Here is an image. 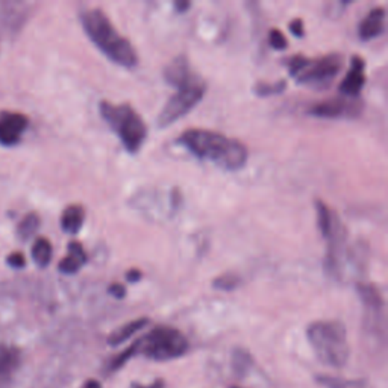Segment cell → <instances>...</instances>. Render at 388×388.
Segmentation results:
<instances>
[{
  "label": "cell",
  "instance_id": "obj_24",
  "mask_svg": "<svg viewBox=\"0 0 388 388\" xmlns=\"http://www.w3.org/2000/svg\"><path fill=\"white\" fill-rule=\"evenodd\" d=\"M135 355H137V343L134 341L129 347H126V349H125L123 352L119 353V355H116L114 358H112V360L109 361L108 369H109L111 372L119 370L120 367H123L131 358H134Z\"/></svg>",
  "mask_w": 388,
  "mask_h": 388
},
{
  "label": "cell",
  "instance_id": "obj_26",
  "mask_svg": "<svg viewBox=\"0 0 388 388\" xmlns=\"http://www.w3.org/2000/svg\"><path fill=\"white\" fill-rule=\"evenodd\" d=\"M6 264L13 269H23L26 265V258L22 252H13L6 258Z\"/></svg>",
  "mask_w": 388,
  "mask_h": 388
},
{
  "label": "cell",
  "instance_id": "obj_12",
  "mask_svg": "<svg viewBox=\"0 0 388 388\" xmlns=\"http://www.w3.org/2000/svg\"><path fill=\"white\" fill-rule=\"evenodd\" d=\"M385 30V8L377 6L367 14L358 26V35L363 42H370Z\"/></svg>",
  "mask_w": 388,
  "mask_h": 388
},
{
  "label": "cell",
  "instance_id": "obj_25",
  "mask_svg": "<svg viewBox=\"0 0 388 388\" xmlns=\"http://www.w3.org/2000/svg\"><path fill=\"white\" fill-rule=\"evenodd\" d=\"M269 43L274 50H282L289 46L287 38L281 32L279 29H272L269 34Z\"/></svg>",
  "mask_w": 388,
  "mask_h": 388
},
{
  "label": "cell",
  "instance_id": "obj_31",
  "mask_svg": "<svg viewBox=\"0 0 388 388\" xmlns=\"http://www.w3.org/2000/svg\"><path fill=\"white\" fill-rule=\"evenodd\" d=\"M190 6V2H175V8L178 9V13H186Z\"/></svg>",
  "mask_w": 388,
  "mask_h": 388
},
{
  "label": "cell",
  "instance_id": "obj_11",
  "mask_svg": "<svg viewBox=\"0 0 388 388\" xmlns=\"http://www.w3.org/2000/svg\"><path fill=\"white\" fill-rule=\"evenodd\" d=\"M365 84V61L355 55L351 59V68L347 70L344 79L339 87L341 96L346 97H360V93Z\"/></svg>",
  "mask_w": 388,
  "mask_h": 388
},
{
  "label": "cell",
  "instance_id": "obj_7",
  "mask_svg": "<svg viewBox=\"0 0 388 388\" xmlns=\"http://www.w3.org/2000/svg\"><path fill=\"white\" fill-rule=\"evenodd\" d=\"M175 88L176 93L166 102L164 108L161 109L157 119V125L162 129L169 128L183 116H187L191 109L200 104L203 96H205L207 84L199 75L194 73Z\"/></svg>",
  "mask_w": 388,
  "mask_h": 388
},
{
  "label": "cell",
  "instance_id": "obj_18",
  "mask_svg": "<svg viewBox=\"0 0 388 388\" xmlns=\"http://www.w3.org/2000/svg\"><path fill=\"white\" fill-rule=\"evenodd\" d=\"M20 353L16 347L0 344V381H4L8 375L14 372L18 365Z\"/></svg>",
  "mask_w": 388,
  "mask_h": 388
},
{
  "label": "cell",
  "instance_id": "obj_28",
  "mask_svg": "<svg viewBox=\"0 0 388 388\" xmlns=\"http://www.w3.org/2000/svg\"><path fill=\"white\" fill-rule=\"evenodd\" d=\"M289 29H290V32H291L296 38H302V37H303V34H305L303 22H302L301 18H296V20H293V22H291V23H290V26H289Z\"/></svg>",
  "mask_w": 388,
  "mask_h": 388
},
{
  "label": "cell",
  "instance_id": "obj_15",
  "mask_svg": "<svg viewBox=\"0 0 388 388\" xmlns=\"http://www.w3.org/2000/svg\"><path fill=\"white\" fill-rule=\"evenodd\" d=\"M149 319L147 317H140V319H135L132 320L123 326H120L119 329H116L114 332H112L109 337H108V344L111 346H120L121 343L128 341L131 337H134L137 332H140L143 328H146V326L149 325Z\"/></svg>",
  "mask_w": 388,
  "mask_h": 388
},
{
  "label": "cell",
  "instance_id": "obj_29",
  "mask_svg": "<svg viewBox=\"0 0 388 388\" xmlns=\"http://www.w3.org/2000/svg\"><path fill=\"white\" fill-rule=\"evenodd\" d=\"M141 277H143V274H141V272L138 269H132V270H129L126 273V279L129 282H138L141 279Z\"/></svg>",
  "mask_w": 388,
  "mask_h": 388
},
{
  "label": "cell",
  "instance_id": "obj_10",
  "mask_svg": "<svg viewBox=\"0 0 388 388\" xmlns=\"http://www.w3.org/2000/svg\"><path fill=\"white\" fill-rule=\"evenodd\" d=\"M29 128V119L22 112H0V145L5 147L17 146Z\"/></svg>",
  "mask_w": 388,
  "mask_h": 388
},
{
  "label": "cell",
  "instance_id": "obj_5",
  "mask_svg": "<svg viewBox=\"0 0 388 388\" xmlns=\"http://www.w3.org/2000/svg\"><path fill=\"white\" fill-rule=\"evenodd\" d=\"M296 83L314 90H326L343 68V56L340 54H328L320 58H306L293 55L284 59Z\"/></svg>",
  "mask_w": 388,
  "mask_h": 388
},
{
  "label": "cell",
  "instance_id": "obj_21",
  "mask_svg": "<svg viewBox=\"0 0 388 388\" xmlns=\"http://www.w3.org/2000/svg\"><path fill=\"white\" fill-rule=\"evenodd\" d=\"M40 224H42V219L37 212H29L26 216L20 220L17 226V236L22 241H28L32 238L37 231L40 229Z\"/></svg>",
  "mask_w": 388,
  "mask_h": 388
},
{
  "label": "cell",
  "instance_id": "obj_30",
  "mask_svg": "<svg viewBox=\"0 0 388 388\" xmlns=\"http://www.w3.org/2000/svg\"><path fill=\"white\" fill-rule=\"evenodd\" d=\"M131 388H164V381L157 380L152 385H141L138 382H134L131 385Z\"/></svg>",
  "mask_w": 388,
  "mask_h": 388
},
{
  "label": "cell",
  "instance_id": "obj_2",
  "mask_svg": "<svg viewBox=\"0 0 388 388\" xmlns=\"http://www.w3.org/2000/svg\"><path fill=\"white\" fill-rule=\"evenodd\" d=\"M79 18L91 43L111 63L125 68H134L138 64V55L134 46L128 38L119 34L116 26L100 8H87L79 14Z\"/></svg>",
  "mask_w": 388,
  "mask_h": 388
},
{
  "label": "cell",
  "instance_id": "obj_17",
  "mask_svg": "<svg viewBox=\"0 0 388 388\" xmlns=\"http://www.w3.org/2000/svg\"><path fill=\"white\" fill-rule=\"evenodd\" d=\"M30 255H32V260L38 265V267H42V269L47 267L54 257L52 243H50L44 237L37 238L35 243L32 244V249H30Z\"/></svg>",
  "mask_w": 388,
  "mask_h": 388
},
{
  "label": "cell",
  "instance_id": "obj_16",
  "mask_svg": "<svg viewBox=\"0 0 388 388\" xmlns=\"http://www.w3.org/2000/svg\"><path fill=\"white\" fill-rule=\"evenodd\" d=\"M85 220V210L80 205H68L61 216V228L67 234H78Z\"/></svg>",
  "mask_w": 388,
  "mask_h": 388
},
{
  "label": "cell",
  "instance_id": "obj_4",
  "mask_svg": "<svg viewBox=\"0 0 388 388\" xmlns=\"http://www.w3.org/2000/svg\"><path fill=\"white\" fill-rule=\"evenodd\" d=\"M100 116L119 137L129 153H137L147 138V128L141 116L129 104H112L102 100L99 104Z\"/></svg>",
  "mask_w": 388,
  "mask_h": 388
},
{
  "label": "cell",
  "instance_id": "obj_23",
  "mask_svg": "<svg viewBox=\"0 0 388 388\" xmlns=\"http://www.w3.org/2000/svg\"><path fill=\"white\" fill-rule=\"evenodd\" d=\"M287 90V80H278V83H258L253 87V93L260 97H270L284 93Z\"/></svg>",
  "mask_w": 388,
  "mask_h": 388
},
{
  "label": "cell",
  "instance_id": "obj_8",
  "mask_svg": "<svg viewBox=\"0 0 388 388\" xmlns=\"http://www.w3.org/2000/svg\"><path fill=\"white\" fill-rule=\"evenodd\" d=\"M356 293L363 303L364 317L363 328L365 334L372 335L376 341L385 340V302L382 294L373 284L360 282L356 285Z\"/></svg>",
  "mask_w": 388,
  "mask_h": 388
},
{
  "label": "cell",
  "instance_id": "obj_32",
  "mask_svg": "<svg viewBox=\"0 0 388 388\" xmlns=\"http://www.w3.org/2000/svg\"><path fill=\"white\" fill-rule=\"evenodd\" d=\"M84 388H102V384L97 382V381H95V380H90V381L85 382Z\"/></svg>",
  "mask_w": 388,
  "mask_h": 388
},
{
  "label": "cell",
  "instance_id": "obj_9",
  "mask_svg": "<svg viewBox=\"0 0 388 388\" xmlns=\"http://www.w3.org/2000/svg\"><path fill=\"white\" fill-rule=\"evenodd\" d=\"M364 104L360 97H332L308 108V114L319 119H356L363 114Z\"/></svg>",
  "mask_w": 388,
  "mask_h": 388
},
{
  "label": "cell",
  "instance_id": "obj_1",
  "mask_svg": "<svg viewBox=\"0 0 388 388\" xmlns=\"http://www.w3.org/2000/svg\"><path fill=\"white\" fill-rule=\"evenodd\" d=\"M178 143L194 157L210 161L228 171L243 169L249 158V150L241 141L208 129L193 128L183 131L178 137Z\"/></svg>",
  "mask_w": 388,
  "mask_h": 388
},
{
  "label": "cell",
  "instance_id": "obj_19",
  "mask_svg": "<svg viewBox=\"0 0 388 388\" xmlns=\"http://www.w3.org/2000/svg\"><path fill=\"white\" fill-rule=\"evenodd\" d=\"M315 382L325 388H367V381L364 380H347L329 375L315 376Z\"/></svg>",
  "mask_w": 388,
  "mask_h": 388
},
{
  "label": "cell",
  "instance_id": "obj_6",
  "mask_svg": "<svg viewBox=\"0 0 388 388\" xmlns=\"http://www.w3.org/2000/svg\"><path fill=\"white\" fill-rule=\"evenodd\" d=\"M137 355H145L153 361L181 358L190 349V343L179 329L171 326H157L141 339L135 340Z\"/></svg>",
  "mask_w": 388,
  "mask_h": 388
},
{
  "label": "cell",
  "instance_id": "obj_27",
  "mask_svg": "<svg viewBox=\"0 0 388 388\" xmlns=\"http://www.w3.org/2000/svg\"><path fill=\"white\" fill-rule=\"evenodd\" d=\"M108 293L112 296V298H116V299H123L125 296H126V289H125L121 284L114 282V284H111L109 287H108Z\"/></svg>",
  "mask_w": 388,
  "mask_h": 388
},
{
  "label": "cell",
  "instance_id": "obj_33",
  "mask_svg": "<svg viewBox=\"0 0 388 388\" xmlns=\"http://www.w3.org/2000/svg\"><path fill=\"white\" fill-rule=\"evenodd\" d=\"M231 388H241V387H237V385H234V387H231Z\"/></svg>",
  "mask_w": 388,
  "mask_h": 388
},
{
  "label": "cell",
  "instance_id": "obj_20",
  "mask_svg": "<svg viewBox=\"0 0 388 388\" xmlns=\"http://www.w3.org/2000/svg\"><path fill=\"white\" fill-rule=\"evenodd\" d=\"M231 361H232V370L238 377L246 376L255 364L253 356L246 349H241V347H236V349L232 351Z\"/></svg>",
  "mask_w": 388,
  "mask_h": 388
},
{
  "label": "cell",
  "instance_id": "obj_14",
  "mask_svg": "<svg viewBox=\"0 0 388 388\" xmlns=\"http://www.w3.org/2000/svg\"><path fill=\"white\" fill-rule=\"evenodd\" d=\"M194 71L191 70L190 61L186 55H179L176 58H173L170 63L164 68V79L166 83L171 87H176L178 84L183 83V80L188 79Z\"/></svg>",
  "mask_w": 388,
  "mask_h": 388
},
{
  "label": "cell",
  "instance_id": "obj_22",
  "mask_svg": "<svg viewBox=\"0 0 388 388\" xmlns=\"http://www.w3.org/2000/svg\"><path fill=\"white\" fill-rule=\"evenodd\" d=\"M241 282H243V279L240 274L234 273V272H228V273L220 274V277L214 279L212 287L216 290H220V291H234L240 287Z\"/></svg>",
  "mask_w": 388,
  "mask_h": 388
},
{
  "label": "cell",
  "instance_id": "obj_13",
  "mask_svg": "<svg viewBox=\"0 0 388 388\" xmlns=\"http://www.w3.org/2000/svg\"><path fill=\"white\" fill-rule=\"evenodd\" d=\"M87 252L83 244L79 241H70L67 257L59 261L58 269L64 274H75L83 269V265L87 262Z\"/></svg>",
  "mask_w": 388,
  "mask_h": 388
},
{
  "label": "cell",
  "instance_id": "obj_3",
  "mask_svg": "<svg viewBox=\"0 0 388 388\" xmlns=\"http://www.w3.org/2000/svg\"><path fill=\"white\" fill-rule=\"evenodd\" d=\"M306 339H308L315 356L323 365L340 369L349 361L351 346L347 341V332L341 322H314L306 329Z\"/></svg>",
  "mask_w": 388,
  "mask_h": 388
}]
</instances>
